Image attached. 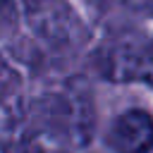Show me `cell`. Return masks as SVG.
<instances>
[{
  "label": "cell",
  "instance_id": "cell-1",
  "mask_svg": "<svg viewBox=\"0 0 153 153\" xmlns=\"http://www.w3.org/2000/svg\"><path fill=\"white\" fill-rule=\"evenodd\" d=\"M108 143L115 153H148L153 148V117L146 110H127L110 127Z\"/></svg>",
  "mask_w": 153,
  "mask_h": 153
},
{
  "label": "cell",
  "instance_id": "cell-2",
  "mask_svg": "<svg viewBox=\"0 0 153 153\" xmlns=\"http://www.w3.org/2000/svg\"><path fill=\"white\" fill-rule=\"evenodd\" d=\"M112 79L143 81L153 86V41L124 43L112 53Z\"/></svg>",
  "mask_w": 153,
  "mask_h": 153
},
{
  "label": "cell",
  "instance_id": "cell-3",
  "mask_svg": "<svg viewBox=\"0 0 153 153\" xmlns=\"http://www.w3.org/2000/svg\"><path fill=\"white\" fill-rule=\"evenodd\" d=\"M24 153H62V151H57V148H50V146H45V143H31Z\"/></svg>",
  "mask_w": 153,
  "mask_h": 153
}]
</instances>
